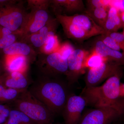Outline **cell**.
<instances>
[{
	"mask_svg": "<svg viewBox=\"0 0 124 124\" xmlns=\"http://www.w3.org/2000/svg\"><path fill=\"white\" fill-rule=\"evenodd\" d=\"M120 14L122 22V27L124 28V12L120 13Z\"/></svg>",
	"mask_w": 124,
	"mask_h": 124,
	"instance_id": "cell-39",
	"label": "cell"
},
{
	"mask_svg": "<svg viewBox=\"0 0 124 124\" xmlns=\"http://www.w3.org/2000/svg\"><path fill=\"white\" fill-rule=\"evenodd\" d=\"M88 9H92L101 7H109L110 0H87Z\"/></svg>",
	"mask_w": 124,
	"mask_h": 124,
	"instance_id": "cell-29",
	"label": "cell"
},
{
	"mask_svg": "<svg viewBox=\"0 0 124 124\" xmlns=\"http://www.w3.org/2000/svg\"><path fill=\"white\" fill-rule=\"evenodd\" d=\"M55 32H50L47 35L44 45L40 49L42 54H48L58 51L60 45Z\"/></svg>",
	"mask_w": 124,
	"mask_h": 124,
	"instance_id": "cell-20",
	"label": "cell"
},
{
	"mask_svg": "<svg viewBox=\"0 0 124 124\" xmlns=\"http://www.w3.org/2000/svg\"><path fill=\"white\" fill-rule=\"evenodd\" d=\"M19 1L14 4L0 7V26L20 35L27 14Z\"/></svg>",
	"mask_w": 124,
	"mask_h": 124,
	"instance_id": "cell-4",
	"label": "cell"
},
{
	"mask_svg": "<svg viewBox=\"0 0 124 124\" xmlns=\"http://www.w3.org/2000/svg\"><path fill=\"white\" fill-rule=\"evenodd\" d=\"M121 66L107 61L99 66L89 69L86 75V86H96L105 80L122 72Z\"/></svg>",
	"mask_w": 124,
	"mask_h": 124,
	"instance_id": "cell-6",
	"label": "cell"
},
{
	"mask_svg": "<svg viewBox=\"0 0 124 124\" xmlns=\"http://www.w3.org/2000/svg\"><path fill=\"white\" fill-rule=\"evenodd\" d=\"M89 54L88 51L77 49H75L69 56L68 59V70L66 76L70 84L75 82L84 72L85 61Z\"/></svg>",
	"mask_w": 124,
	"mask_h": 124,
	"instance_id": "cell-9",
	"label": "cell"
},
{
	"mask_svg": "<svg viewBox=\"0 0 124 124\" xmlns=\"http://www.w3.org/2000/svg\"><path fill=\"white\" fill-rule=\"evenodd\" d=\"M93 51L107 61L124 66V55L122 53L108 48L101 40L95 43Z\"/></svg>",
	"mask_w": 124,
	"mask_h": 124,
	"instance_id": "cell-13",
	"label": "cell"
},
{
	"mask_svg": "<svg viewBox=\"0 0 124 124\" xmlns=\"http://www.w3.org/2000/svg\"><path fill=\"white\" fill-rule=\"evenodd\" d=\"M124 112V108L115 107L96 108L84 117L81 124H109Z\"/></svg>",
	"mask_w": 124,
	"mask_h": 124,
	"instance_id": "cell-7",
	"label": "cell"
},
{
	"mask_svg": "<svg viewBox=\"0 0 124 124\" xmlns=\"http://www.w3.org/2000/svg\"><path fill=\"white\" fill-rule=\"evenodd\" d=\"M58 22L62 25L64 32L68 38L77 40H84L90 38L85 31L81 28L66 20L61 15H55Z\"/></svg>",
	"mask_w": 124,
	"mask_h": 124,
	"instance_id": "cell-16",
	"label": "cell"
},
{
	"mask_svg": "<svg viewBox=\"0 0 124 124\" xmlns=\"http://www.w3.org/2000/svg\"><path fill=\"white\" fill-rule=\"evenodd\" d=\"M14 33L16 34L9 29L0 26V37Z\"/></svg>",
	"mask_w": 124,
	"mask_h": 124,
	"instance_id": "cell-34",
	"label": "cell"
},
{
	"mask_svg": "<svg viewBox=\"0 0 124 124\" xmlns=\"http://www.w3.org/2000/svg\"><path fill=\"white\" fill-rule=\"evenodd\" d=\"M4 64L8 72H19L24 73L27 68L28 59L20 55H6Z\"/></svg>",
	"mask_w": 124,
	"mask_h": 124,
	"instance_id": "cell-17",
	"label": "cell"
},
{
	"mask_svg": "<svg viewBox=\"0 0 124 124\" xmlns=\"http://www.w3.org/2000/svg\"><path fill=\"white\" fill-rule=\"evenodd\" d=\"M46 37L38 32L31 34L21 39V41L25 42L30 46L41 49L44 45Z\"/></svg>",
	"mask_w": 124,
	"mask_h": 124,
	"instance_id": "cell-22",
	"label": "cell"
},
{
	"mask_svg": "<svg viewBox=\"0 0 124 124\" xmlns=\"http://www.w3.org/2000/svg\"><path fill=\"white\" fill-rule=\"evenodd\" d=\"M51 17L46 10H31L27 14L23 26L20 38H24L38 31Z\"/></svg>",
	"mask_w": 124,
	"mask_h": 124,
	"instance_id": "cell-8",
	"label": "cell"
},
{
	"mask_svg": "<svg viewBox=\"0 0 124 124\" xmlns=\"http://www.w3.org/2000/svg\"><path fill=\"white\" fill-rule=\"evenodd\" d=\"M62 15L66 20L77 25L85 31L91 37L94 36L102 35L106 34L104 29L99 26L86 14H75L72 16Z\"/></svg>",
	"mask_w": 124,
	"mask_h": 124,
	"instance_id": "cell-11",
	"label": "cell"
},
{
	"mask_svg": "<svg viewBox=\"0 0 124 124\" xmlns=\"http://www.w3.org/2000/svg\"><path fill=\"white\" fill-rule=\"evenodd\" d=\"M2 83L7 88L22 90L28 89L29 85L24 73L19 72L4 73Z\"/></svg>",
	"mask_w": 124,
	"mask_h": 124,
	"instance_id": "cell-14",
	"label": "cell"
},
{
	"mask_svg": "<svg viewBox=\"0 0 124 124\" xmlns=\"http://www.w3.org/2000/svg\"><path fill=\"white\" fill-rule=\"evenodd\" d=\"M6 118L4 116L0 115V124H3L6 122L7 120Z\"/></svg>",
	"mask_w": 124,
	"mask_h": 124,
	"instance_id": "cell-38",
	"label": "cell"
},
{
	"mask_svg": "<svg viewBox=\"0 0 124 124\" xmlns=\"http://www.w3.org/2000/svg\"><path fill=\"white\" fill-rule=\"evenodd\" d=\"M50 6L53 8L55 15H65L82 11L85 8L81 0H51Z\"/></svg>",
	"mask_w": 124,
	"mask_h": 124,
	"instance_id": "cell-12",
	"label": "cell"
},
{
	"mask_svg": "<svg viewBox=\"0 0 124 124\" xmlns=\"http://www.w3.org/2000/svg\"><path fill=\"white\" fill-rule=\"evenodd\" d=\"M11 108L7 104H0V115L8 119Z\"/></svg>",
	"mask_w": 124,
	"mask_h": 124,
	"instance_id": "cell-32",
	"label": "cell"
},
{
	"mask_svg": "<svg viewBox=\"0 0 124 124\" xmlns=\"http://www.w3.org/2000/svg\"><path fill=\"white\" fill-rule=\"evenodd\" d=\"M101 40L108 48L119 51L121 50L117 42L108 35H102Z\"/></svg>",
	"mask_w": 124,
	"mask_h": 124,
	"instance_id": "cell-28",
	"label": "cell"
},
{
	"mask_svg": "<svg viewBox=\"0 0 124 124\" xmlns=\"http://www.w3.org/2000/svg\"><path fill=\"white\" fill-rule=\"evenodd\" d=\"M106 35H108L117 42L124 55V36L123 33L115 32Z\"/></svg>",
	"mask_w": 124,
	"mask_h": 124,
	"instance_id": "cell-30",
	"label": "cell"
},
{
	"mask_svg": "<svg viewBox=\"0 0 124 124\" xmlns=\"http://www.w3.org/2000/svg\"><path fill=\"white\" fill-rule=\"evenodd\" d=\"M3 124H37L20 111L11 109L6 122Z\"/></svg>",
	"mask_w": 124,
	"mask_h": 124,
	"instance_id": "cell-21",
	"label": "cell"
},
{
	"mask_svg": "<svg viewBox=\"0 0 124 124\" xmlns=\"http://www.w3.org/2000/svg\"><path fill=\"white\" fill-rule=\"evenodd\" d=\"M28 90L54 115L63 110L69 97L63 83L46 76L39 78Z\"/></svg>",
	"mask_w": 124,
	"mask_h": 124,
	"instance_id": "cell-1",
	"label": "cell"
},
{
	"mask_svg": "<svg viewBox=\"0 0 124 124\" xmlns=\"http://www.w3.org/2000/svg\"><path fill=\"white\" fill-rule=\"evenodd\" d=\"M109 7H101L95 8L88 9L85 14L88 15L95 22L103 29L107 18Z\"/></svg>",
	"mask_w": 124,
	"mask_h": 124,
	"instance_id": "cell-19",
	"label": "cell"
},
{
	"mask_svg": "<svg viewBox=\"0 0 124 124\" xmlns=\"http://www.w3.org/2000/svg\"><path fill=\"white\" fill-rule=\"evenodd\" d=\"M18 1L15 0H0V7L14 4Z\"/></svg>",
	"mask_w": 124,
	"mask_h": 124,
	"instance_id": "cell-33",
	"label": "cell"
},
{
	"mask_svg": "<svg viewBox=\"0 0 124 124\" xmlns=\"http://www.w3.org/2000/svg\"><path fill=\"white\" fill-rule=\"evenodd\" d=\"M122 27L119 11L115 7L110 6L108 10L107 18L103 27L106 33L105 34L116 32Z\"/></svg>",
	"mask_w": 124,
	"mask_h": 124,
	"instance_id": "cell-18",
	"label": "cell"
},
{
	"mask_svg": "<svg viewBox=\"0 0 124 124\" xmlns=\"http://www.w3.org/2000/svg\"><path fill=\"white\" fill-rule=\"evenodd\" d=\"M28 6L31 10H46L50 6L49 0H28Z\"/></svg>",
	"mask_w": 124,
	"mask_h": 124,
	"instance_id": "cell-25",
	"label": "cell"
},
{
	"mask_svg": "<svg viewBox=\"0 0 124 124\" xmlns=\"http://www.w3.org/2000/svg\"><path fill=\"white\" fill-rule=\"evenodd\" d=\"M86 106V101L82 96H69L63 110L66 124H77Z\"/></svg>",
	"mask_w": 124,
	"mask_h": 124,
	"instance_id": "cell-10",
	"label": "cell"
},
{
	"mask_svg": "<svg viewBox=\"0 0 124 124\" xmlns=\"http://www.w3.org/2000/svg\"><path fill=\"white\" fill-rule=\"evenodd\" d=\"M25 90H22L6 88L1 101L0 104L13 103L17 99L20 94Z\"/></svg>",
	"mask_w": 124,
	"mask_h": 124,
	"instance_id": "cell-24",
	"label": "cell"
},
{
	"mask_svg": "<svg viewBox=\"0 0 124 124\" xmlns=\"http://www.w3.org/2000/svg\"><path fill=\"white\" fill-rule=\"evenodd\" d=\"M2 50L6 55H23L26 57L29 62L33 61L36 57V52L33 48L22 41H16Z\"/></svg>",
	"mask_w": 124,
	"mask_h": 124,
	"instance_id": "cell-15",
	"label": "cell"
},
{
	"mask_svg": "<svg viewBox=\"0 0 124 124\" xmlns=\"http://www.w3.org/2000/svg\"><path fill=\"white\" fill-rule=\"evenodd\" d=\"M3 74L1 76V79L0 80V104L1 101L3 96L5 90L6 88V87L2 83V79H3Z\"/></svg>",
	"mask_w": 124,
	"mask_h": 124,
	"instance_id": "cell-35",
	"label": "cell"
},
{
	"mask_svg": "<svg viewBox=\"0 0 124 124\" xmlns=\"http://www.w3.org/2000/svg\"><path fill=\"white\" fill-rule=\"evenodd\" d=\"M20 37L19 35L14 33L0 37V49H3L10 45Z\"/></svg>",
	"mask_w": 124,
	"mask_h": 124,
	"instance_id": "cell-26",
	"label": "cell"
},
{
	"mask_svg": "<svg viewBox=\"0 0 124 124\" xmlns=\"http://www.w3.org/2000/svg\"><path fill=\"white\" fill-rule=\"evenodd\" d=\"M106 59L102 57L100 55L93 51L88 56L85 63V68L89 69L94 68L99 66L104 62L107 61Z\"/></svg>",
	"mask_w": 124,
	"mask_h": 124,
	"instance_id": "cell-23",
	"label": "cell"
},
{
	"mask_svg": "<svg viewBox=\"0 0 124 124\" xmlns=\"http://www.w3.org/2000/svg\"><path fill=\"white\" fill-rule=\"evenodd\" d=\"M110 6L117 9L120 13L124 12V0H110Z\"/></svg>",
	"mask_w": 124,
	"mask_h": 124,
	"instance_id": "cell-31",
	"label": "cell"
},
{
	"mask_svg": "<svg viewBox=\"0 0 124 124\" xmlns=\"http://www.w3.org/2000/svg\"><path fill=\"white\" fill-rule=\"evenodd\" d=\"M37 64L42 76L56 78L61 75H66L68 70L67 59L57 51L48 54H41Z\"/></svg>",
	"mask_w": 124,
	"mask_h": 124,
	"instance_id": "cell-5",
	"label": "cell"
},
{
	"mask_svg": "<svg viewBox=\"0 0 124 124\" xmlns=\"http://www.w3.org/2000/svg\"><path fill=\"white\" fill-rule=\"evenodd\" d=\"M122 72L107 79L102 85L86 86L82 96L86 105L99 108L105 107H116L124 109V99L120 96V86Z\"/></svg>",
	"mask_w": 124,
	"mask_h": 124,
	"instance_id": "cell-2",
	"label": "cell"
},
{
	"mask_svg": "<svg viewBox=\"0 0 124 124\" xmlns=\"http://www.w3.org/2000/svg\"><path fill=\"white\" fill-rule=\"evenodd\" d=\"M5 69H6L4 63L0 60V76L4 74L3 73Z\"/></svg>",
	"mask_w": 124,
	"mask_h": 124,
	"instance_id": "cell-37",
	"label": "cell"
},
{
	"mask_svg": "<svg viewBox=\"0 0 124 124\" xmlns=\"http://www.w3.org/2000/svg\"><path fill=\"white\" fill-rule=\"evenodd\" d=\"M14 108L28 116L37 124H51L54 115L27 89L13 102Z\"/></svg>",
	"mask_w": 124,
	"mask_h": 124,
	"instance_id": "cell-3",
	"label": "cell"
},
{
	"mask_svg": "<svg viewBox=\"0 0 124 124\" xmlns=\"http://www.w3.org/2000/svg\"><path fill=\"white\" fill-rule=\"evenodd\" d=\"M120 98H124V83L120 84Z\"/></svg>",
	"mask_w": 124,
	"mask_h": 124,
	"instance_id": "cell-36",
	"label": "cell"
},
{
	"mask_svg": "<svg viewBox=\"0 0 124 124\" xmlns=\"http://www.w3.org/2000/svg\"><path fill=\"white\" fill-rule=\"evenodd\" d=\"M75 49L72 45L69 42H66L60 45L57 51L63 57L68 60Z\"/></svg>",
	"mask_w": 124,
	"mask_h": 124,
	"instance_id": "cell-27",
	"label": "cell"
}]
</instances>
